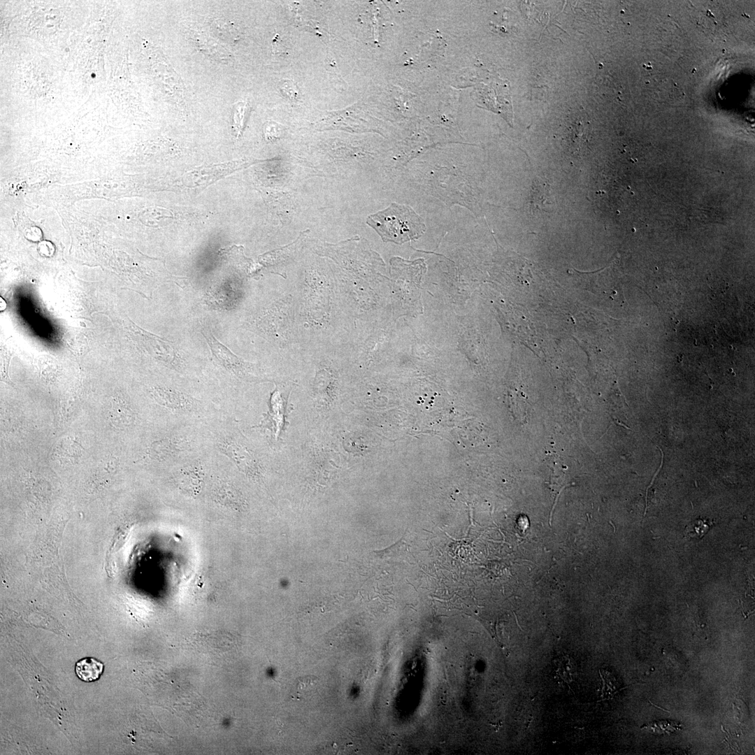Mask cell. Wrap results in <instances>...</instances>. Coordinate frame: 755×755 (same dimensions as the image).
<instances>
[{
    "instance_id": "8fae6325",
    "label": "cell",
    "mask_w": 755,
    "mask_h": 755,
    "mask_svg": "<svg viewBox=\"0 0 755 755\" xmlns=\"http://www.w3.org/2000/svg\"><path fill=\"white\" fill-rule=\"evenodd\" d=\"M599 673L603 681L601 697L602 699H609L618 691V682L614 676L607 670H601Z\"/></svg>"
},
{
    "instance_id": "5b68a950",
    "label": "cell",
    "mask_w": 755,
    "mask_h": 755,
    "mask_svg": "<svg viewBox=\"0 0 755 755\" xmlns=\"http://www.w3.org/2000/svg\"><path fill=\"white\" fill-rule=\"evenodd\" d=\"M199 461L182 465L174 475L178 487L190 495L200 493L205 481V470Z\"/></svg>"
},
{
    "instance_id": "ba28073f",
    "label": "cell",
    "mask_w": 755,
    "mask_h": 755,
    "mask_svg": "<svg viewBox=\"0 0 755 755\" xmlns=\"http://www.w3.org/2000/svg\"><path fill=\"white\" fill-rule=\"evenodd\" d=\"M103 670V663L93 657L82 658L78 661L75 666L76 675L85 682L98 680L102 675Z\"/></svg>"
},
{
    "instance_id": "6da1fadb",
    "label": "cell",
    "mask_w": 755,
    "mask_h": 755,
    "mask_svg": "<svg viewBox=\"0 0 755 755\" xmlns=\"http://www.w3.org/2000/svg\"><path fill=\"white\" fill-rule=\"evenodd\" d=\"M366 222L384 242L397 244L417 239L426 231L424 220L410 207L394 203L368 216Z\"/></svg>"
},
{
    "instance_id": "7a4b0ae2",
    "label": "cell",
    "mask_w": 755,
    "mask_h": 755,
    "mask_svg": "<svg viewBox=\"0 0 755 755\" xmlns=\"http://www.w3.org/2000/svg\"><path fill=\"white\" fill-rule=\"evenodd\" d=\"M153 395L158 403L172 414L187 415L195 412L199 408L194 398L175 389L155 388Z\"/></svg>"
},
{
    "instance_id": "277c9868",
    "label": "cell",
    "mask_w": 755,
    "mask_h": 755,
    "mask_svg": "<svg viewBox=\"0 0 755 755\" xmlns=\"http://www.w3.org/2000/svg\"><path fill=\"white\" fill-rule=\"evenodd\" d=\"M190 440L185 434L176 433L152 445L151 452L159 461H172L189 452Z\"/></svg>"
},
{
    "instance_id": "3957f363",
    "label": "cell",
    "mask_w": 755,
    "mask_h": 755,
    "mask_svg": "<svg viewBox=\"0 0 755 755\" xmlns=\"http://www.w3.org/2000/svg\"><path fill=\"white\" fill-rule=\"evenodd\" d=\"M203 336L215 359L236 375L243 378L249 375L252 365L236 356L229 349L220 343L210 331H203Z\"/></svg>"
},
{
    "instance_id": "52a82bcc",
    "label": "cell",
    "mask_w": 755,
    "mask_h": 755,
    "mask_svg": "<svg viewBox=\"0 0 755 755\" xmlns=\"http://www.w3.org/2000/svg\"><path fill=\"white\" fill-rule=\"evenodd\" d=\"M213 496L218 503L234 509L243 507L244 500L239 491L227 481L219 482L213 489Z\"/></svg>"
},
{
    "instance_id": "7c38bea8",
    "label": "cell",
    "mask_w": 755,
    "mask_h": 755,
    "mask_svg": "<svg viewBox=\"0 0 755 755\" xmlns=\"http://www.w3.org/2000/svg\"><path fill=\"white\" fill-rule=\"evenodd\" d=\"M712 521L697 519L686 526L684 533L691 538H702L712 526Z\"/></svg>"
},
{
    "instance_id": "30bf717a",
    "label": "cell",
    "mask_w": 755,
    "mask_h": 755,
    "mask_svg": "<svg viewBox=\"0 0 755 755\" xmlns=\"http://www.w3.org/2000/svg\"><path fill=\"white\" fill-rule=\"evenodd\" d=\"M547 182L540 178H535L533 182L531 203L533 208L543 209L545 202L548 200L549 190Z\"/></svg>"
},
{
    "instance_id": "9c48e42d",
    "label": "cell",
    "mask_w": 755,
    "mask_h": 755,
    "mask_svg": "<svg viewBox=\"0 0 755 755\" xmlns=\"http://www.w3.org/2000/svg\"><path fill=\"white\" fill-rule=\"evenodd\" d=\"M557 675L567 683H570L577 675V666L574 660L568 655L562 656L554 660Z\"/></svg>"
},
{
    "instance_id": "8992f818",
    "label": "cell",
    "mask_w": 755,
    "mask_h": 755,
    "mask_svg": "<svg viewBox=\"0 0 755 755\" xmlns=\"http://www.w3.org/2000/svg\"><path fill=\"white\" fill-rule=\"evenodd\" d=\"M563 138L566 145L572 152H577L584 147L587 140L588 124L583 116L572 117L564 125Z\"/></svg>"
}]
</instances>
